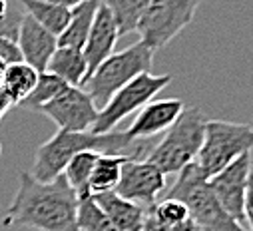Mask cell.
<instances>
[{"instance_id": "obj_10", "label": "cell", "mask_w": 253, "mask_h": 231, "mask_svg": "<svg viewBox=\"0 0 253 231\" xmlns=\"http://www.w3.org/2000/svg\"><path fill=\"white\" fill-rule=\"evenodd\" d=\"M166 190V173L150 159L130 157L122 165V178L116 186V193L132 199L144 207L158 201L160 193Z\"/></svg>"}, {"instance_id": "obj_9", "label": "cell", "mask_w": 253, "mask_h": 231, "mask_svg": "<svg viewBox=\"0 0 253 231\" xmlns=\"http://www.w3.org/2000/svg\"><path fill=\"white\" fill-rule=\"evenodd\" d=\"M40 112L58 126V130L66 132H88L98 118L94 100L80 86H66L56 98L42 106Z\"/></svg>"}, {"instance_id": "obj_18", "label": "cell", "mask_w": 253, "mask_h": 231, "mask_svg": "<svg viewBox=\"0 0 253 231\" xmlns=\"http://www.w3.org/2000/svg\"><path fill=\"white\" fill-rule=\"evenodd\" d=\"M102 0H86V2L78 4L76 8H72L70 14V22L66 24V28L62 30V34L58 36V46H66V48H76L82 50L96 14V8Z\"/></svg>"}, {"instance_id": "obj_25", "label": "cell", "mask_w": 253, "mask_h": 231, "mask_svg": "<svg viewBox=\"0 0 253 231\" xmlns=\"http://www.w3.org/2000/svg\"><path fill=\"white\" fill-rule=\"evenodd\" d=\"M76 225L78 231H118L112 225V221L106 217V213L98 207V203L92 199V195L80 197L76 211Z\"/></svg>"}, {"instance_id": "obj_29", "label": "cell", "mask_w": 253, "mask_h": 231, "mask_svg": "<svg viewBox=\"0 0 253 231\" xmlns=\"http://www.w3.org/2000/svg\"><path fill=\"white\" fill-rule=\"evenodd\" d=\"M44 2H50V4H56V6H62V8L72 10V8H76L78 4L86 2V0H44Z\"/></svg>"}, {"instance_id": "obj_15", "label": "cell", "mask_w": 253, "mask_h": 231, "mask_svg": "<svg viewBox=\"0 0 253 231\" xmlns=\"http://www.w3.org/2000/svg\"><path fill=\"white\" fill-rule=\"evenodd\" d=\"M146 231H206L175 197H164L146 209Z\"/></svg>"}, {"instance_id": "obj_16", "label": "cell", "mask_w": 253, "mask_h": 231, "mask_svg": "<svg viewBox=\"0 0 253 231\" xmlns=\"http://www.w3.org/2000/svg\"><path fill=\"white\" fill-rule=\"evenodd\" d=\"M92 199L106 213L118 231H146V209L144 205L126 199L116 192L94 193Z\"/></svg>"}, {"instance_id": "obj_8", "label": "cell", "mask_w": 253, "mask_h": 231, "mask_svg": "<svg viewBox=\"0 0 253 231\" xmlns=\"http://www.w3.org/2000/svg\"><path fill=\"white\" fill-rule=\"evenodd\" d=\"M200 4L202 0H152L136 26L140 42L152 50L164 48L192 24Z\"/></svg>"}, {"instance_id": "obj_28", "label": "cell", "mask_w": 253, "mask_h": 231, "mask_svg": "<svg viewBox=\"0 0 253 231\" xmlns=\"http://www.w3.org/2000/svg\"><path fill=\"white\" fill-rule=\"evenodd\" d=\"M243 217H245V229L253 231V173L249 176V184H247V192H245Z\"/></svg>"}, {"instance_id": "obj_20", "label": "cell", "mask_w": 253, "mask_h": 231, "mask_svg": "<svg viewBox=\"0 0 253 231\" xmlns=\"http://www.w3.org/2000/svg\"><path fill=\"white\" fill-rule=\"evenodd\" d=\"M38 76H40V72L34 70L26 62L8 64L6 70H4V78H2V84H0V88L4 90V94L8 96V100L12 102V106H18L34 90V86L38 82Z\"/></svg>"}, {"instance_id": "obj_26", "label": "cell", "mask_w": 253, "mask_h": 231, "mask_svg": "<svg viewBox=\"0 0 253 231\" xmlns=\"http://www.w3.org/2000/svg\"><path fill=\"white\" fill-rule=\"evenodd\" d=\"M22 18H24L22 4L18 2V0H10L8 14L0 20V38H12V40H16L20 24H22Z\"/></svg>"}, {"instance_id": "obj_2", "label": "cell", "mask_w": 253, "mask_h": 231, "mask_svg": "<svg viewBox=\"0 0 253 231\" xmlns=\"http://www.w3.org/2000/svg\"><path fill=\"white\" fill-rule=\"evenodd\" d=\"M98 152V154H118L130 157H144L150 152L148 140H132L126 130L122 132H66L58 130L48 142L38 146L30 173L40 182H52L62 176L66 163L80 152Z\"/></svg>"}, {"instance_id": "obj_23", "label": "cell", "mask_w": 253, "mask_h": 231, "mask_svg": "<svg viewBox=\"0 0 253 231\" xmlns=\"http://www.w3.org/2000/svg\"><path fill=\"white\" fill-rule=\"evenodd\" d=\"M104 2L108 4L118 24L120 36H124V34L136 32V26L152 0H104Z\"/></svg>"}, {"instance_id": "obj_30", "label": "cell", "mask_w": 253, "mask_h": 231, "mask_svg": "<svg viewBox=\"0 0 253 231\" xmlns=\"http://www.w3.org/2000/svg\"><path fill=\"white\" fill-rule=\"evenodd\" d=\"M10 108H12V102L8 100V96L4 94V90L0 88V120H2L4 116L8 114V110H10Z\"/></svg>"}, {"instance_id": "obj_14", "label": "cell", "mask_w": 253, "mask_h": 231, "mask_svg": "<svg viewBox=\"0 0 253 231\" xmlns=\"http://www.w3.org/2000/svg\"><path fill=\"white\" fill-rule=\"evenodd\" d=\"M16 40H18V46L22 52V60L26 64H30L34 70H38L40 74L46 72L50 58L58 48V36H54L52 32L42 28L32 16H28L24 12Z\"/></svg>"}, {"instance_id": "obj_27", "label": "cell", "mask_w": 253, "mask_h": 231, "mask_svg": "<svg viewBox=\"0 0 253 231\" xmlns=\"http://www.w3.org/2000/svg\"><path fill=\"white\" fill-rule=\"evenodd\" d=\"M0 60H2L6 66L8 64H16V62H24L20 46H18V40L0 38Z\"/></svg>"}, {"instance_id": "obj_6", "label": "cell", "mask_w": 253, "mask_h": 231, "mask_svg": "<svg viewBox=\"0 0 253 231\" xmlns=\"http://www.w3.org/2000/svg\"><path fill=\"white\" fill-rule=\"evenodd\" d=\"M251 150L253 126L225 120H208L196 163L208 178H211L243 154H249Z\"/></svg>"}, {"instance_id": "obj_13", "label": "cell", "mask_w": 253, "mask_h": 231, "mask_svg": "<svg viewBox=\"0 0 253 231\" xmlns=\"http://www.w3.org/2000/svg\"><path fill=\"white\" fill-rule=\"evenodd\" d=\"M118 38H120L118 24H116L108 4L102 0V2L98 4V8H96V14H94V20H92L86 44L82 48V52L86 56V62H88V76L98 68L100 62H104L106 58L114 52Z\"/></svg>"}, {"instance_id": "obj_12", "label": "cell", "mask_w": 253, "mask_h": 231, "mask_svg": "<svg viewBox=\"0 0 253 231\" xmlns=\"http://www.w3.org/2000/svg\"><path fill=\"white\" fill-rule=\"evenodd\" d=\"M185 104L179 98H166V100H152L142 110H138V116L134 118L132 126L126 130L132 140H148L158 136L160 132H166L181 114Z\"/></svg>"}, {"instance_id": "obj_19", "label": "cell", "mask_w": 253, "mask_h": 231, "mask_svg": "<svg viewBox=\"0 0 253 231\" xmlns=\"http://www.w3.org/2000/svg\"><path fill=\"white\" fill-rule=\"evenodd\" d=\"M130 155H118V154H100L88 182V192L90 195L94 193H104V192H114L116 186L120 184L122 178V165Z\"/></svg>"}, {"instance_id": "obj_32", "label": "cell", "mask_w": 253, "mask_h": 231, "mask_svg": "<svg viewBox=\"0 0 253 231\" xmlns=\"http://www.w3.org/2000/svg\"><path fill=\"white\" fill-rule=\"evenodd\" d=\"M4 70H6V64L0 60V84H2V78H4Z\"/></svg>"}, {"instance_id": "obj_31", "label": "cell", "mask_w": 253, "mask_h": 231, "mask_svg": "<svg viewBox=\"0 0 253 231\" xmlns=\"http://www.w3.org/2000/svg\"><path fill=\"white\" fill-rule=\"evenodd\" d=\"M8 8H10V0H0V20L8 14Z\"/></svg>"}, {"instance_id": "obj_3", "label": "cell", "mask_w": 253, "mask_h": 231, "mask_svg": "<svg viewBox=\"0 0 253 231\" xmlns=\"http://www.w3.org/2000/svg\"><path fill=\"white\" fill-rule=\"evenodd\" d=\"M206 122L208 118L198 106H185L177 120L166 130L164 140L148 152L146 159L156 163L166 176H177L185 165L196 161L204 142Z\"/></svg>"}, {"instance_id": "obj_5", "label": "cell", "mask_w": 253, "mask_h": 231, "mask_svg": "<svg viewBox=\"0 0 253 231\" xmlns=\"http://www.w3.org/2000/svg\"><path fill=\"white\" fill-rule=\"evenodd\" d=\"M154 54L156 50H152L140 40L124 48L122 52H112L82 82L80 88L88 92L94 104L104 106L122 86H126L130 80L144 72H150V68L154 66Z\"/></svg>"}, {"instance_id": "obj_22", "label": "cell", "mask_w": 253, "mask_h": 231, "mask_svg": "<svg viewBox=\"0 0 253 231\" xmlns=\"http://www.w3.org/2000/svg\"><path fill=\"white\" fill-rule=\"evenodd\" d=\"M98 152H92V150H86V152H80L76 154L64 167L62 176H64L66 184L76 192L78 197H86L90 195L88 192V182H90V173H92V167L98 159Z\"/></svg>"}, {"instance_id": "obj_7", "label": "cell", "mask_w": 253, "mask_h": 231, "mask_svg": "<svg viewBox=\"0 0 253 231\" xmlns=\"http://www.w3.org/2000/svg\"><path fill=\"white\" fill-rule=\"evenodd\" d=\"M171 82L169 74H152L144 72L130 80L126 86H122L100 110L98 118L92 126L90 132L94 134H106L112 132L124 118H128L130 114L142 110L148 102H152L168 84Z\"/></svg>"}, {"instance_id": "obj_11", "label": "cell", "mask_w": 253, "mask_h": 231, "mask_svg": "<svg viewBox=\"0 0 253 231\" xmlns=\"http://www.w3.org/2000/svg\"><path fill=\"white\" fill-rule=\"evenodd\" d=\"M253 159L251 152L243 154L235 161H231L227 167L217 171L215 176L208 178L210 188L221 207L231 215L239 225L245 227V217H243V201H245V192L249 184V176L253 173Z\"/></svg>"}, {"instance_id": "obj_17", "label": "cell", "mask_w": 253, "mask_h": 231, "mask_svg": "<svg viewBox=\"0 0 253 231\" xmlns=\"http://www.w3.org/2000/svg\"><path fill=\"white\" fill-rule=\"evenodd\" d=\"M46 72L58 76L60 80H64L68 86H82V82L88 76L86 56L82 50L58 46L50 58Z\"/></svg>"}, {"instance_id": "obj_4", "label": "cell", "mask_w": 253, "mask_h": 231, "mask_svg": "<svg viewBox=\"0 0 253 231\" xmlns=\"http://www.w3.org/2000/svg\"><path fill=\"white\" fill-rule=\"evenodd\" d=\"M168 197L183 201L192 217L206 231H247L221 207L210 188L208 176L196 161L185 165L177 173L173 186L168 190Z\"/></svg>"}, {"instance_id": "obj_24", "label": "cell", "mask_w": 253, "mask_h": 231, "mask_svg": "<svg viewBox=\"0 0 253 231\" xmlns=\"http://www.w3.org/2000/svg\"><path fill=\"white\" fill-rule=\"evenodd\" d=\"M68 84L64 80H60L58 76L50 74V72H42L38 76V82L34 86V90L28 94L26 100H22L18 106L26 108V110H34V112H40L42 106H46L52 98H56L62 90H64Z\"/></svg>"}, {"instance_id": "obj_1", "label": "cell", "mask_w": 253, "mask_h": 231, "mask_svg": "<svg viewBox=\"0 0 253 231\" xmlns=\"http://www.w3.org/2000/svg\"><path fill=\"white\" fill-rule=\"evenodd\" d=\"M78 201L80 197L66 184L64 176L40 182L30 171H22L2 223L6 227L20 225L36 231H78Z\"/></svg>"}, {"instance_id": "obj_21", "label": "cell", "mask_w": 253, "mask_h": 231, "mask_svg": "<svg viewBox=\"0 0 253 231\" xmlns=\"http://www.w3.org/2000/svg\"><path fill=\"white\" fill-rule=\"evenodd\" d=\"M18 2L22 4L24 12L28 16H32L42 28H46L54 36H60L62 30H64L66 24L70 22L72 10H68V8L44 2V0H18Z\"/></svg>"}]
</instances>
